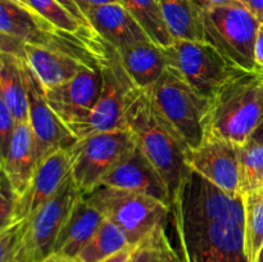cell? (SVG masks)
I'll return each mask as SVG.
<instances>
[{
	"mask_svg": "<svg viewBox=\"0 0 263 262\" xmlns=\"http://www.w3.org/2000/svg\"><path fill=\"white\" fill-rule=\"evenodd\" d=\"M64 33L66 31L55 28L35 10L0 0V35L8 36L22 45H55Z\"/></svg>",
	"mask_w": 263,
	"mask_h": 262,
	"instance_id": "obj_17",
	"label": "cell"
},
{
	"mask_svg": "<svg viewBox=\"0 0 263 262\" xmlns=\"http://www.w3.org/2000/svg\"><path fill=\"white\" fill-rule=\"evenodd\" d=\"M170 215L182 262H248L241 194H229L192 170L171 195Z\"/></svg>",
	"mask_w": 263,
	"mask_h": 262,
	"instance_id": "obj_1",
	"label": "cell"
},
{
	"mask_svg": "<svg viewBox=\"0 0 263 262\" xmlns=\"http://www.w3.org/2000/svg\"><path fill=\"white\" fill-rule=\"evenodd\" d=\"M102 84L98 59L97 63L85 67L73 79L55 87L45 89L49 105L74 136L97 104Z\"/></svg>",
	"mask_w": 263,
	"mask_h": 262,
	"instance_id": "obj_12",
	"label": "cell"
},
{
	"mask_svg": "<svg viewBox=\"0 0 263 262\" xmlns=\"http://www.w3.org/2000/svg\"><path fill=\"white\" fill-rule=\"evenodd\" d=\"M256 262H263V244H262V248H261V251H259Z\"/></svg>",
	"mask_w": 263,
	"mask_h": 262,
	"instance_id": "obj_42",
	"label": "cell"
},
{
	"mask_svg": "<svg viewBox=\"0 0 263 262\" xmlns=\"http://www.w3.org/2000/svg\"><path fill=\"white\" fill-rule=\"evenodd\" d=\"M84 198L116 223L134 246L149 238L159 226L166 225L170 216V205L130 190L100 185Z\"/></svg>",
	"mask_w": 263,
	"mask_h": 262,
	"instance_id": "obj_5",
	"label": "cell"
},
{
	"mask_svg": "<svg viewBox=\"0 0 263 262\" xmlns=\"http://www.w3.org/2000/svg\"><path fill=\"white\" fill-rule=\"evenodd\" d=\"M198 4L204 41L243 71H256L254 46L262 23L241 4L212 5L207 0Z\"/></svg>",
	"mask_w": 263,
	"mask_h": 262,
	"instance_id": "obj_4",
	"label": "cell"
},
{
	"mask_svg": "<svg viewBox=\"0 0 263 262\" xmlns=\"http://www.w3.org/2000/svg\"><path fill=\"white\" fill-rule=\"evenodd\" d=\"M15 125H17V121L12 110L5 104L4 100L0 99V154H2V158L9 148Z\"/></svg>",
	"mask_w": 263,
	"mask_h": 262,
	"instance_id": "obj_30",
	"label": "cell"
},
{
	"mask_svg": "<svg viewBox=\"0 0 263 262\" xmlns=\"http://www.w3.org/2000/svg\"><path fill=\"white\" fill-rule=\"evenodd\" d=\"M81 197L69 175L50 200L22 221V236L14 262H43L54 254L59 233Z\"/></svg>",
	"mask_w": 263,
	"mask_h": 262,
	"instance_id": "obj_8",
	"label": "cell"
},
{
	"mask_svg": "<svg viewBox=\"0 0 263 262\" xmlns=\"http://www.w3.org/2000/svg\"><path fill=\"white\" fill-rule=\"evenodd\" d=\"M136 145L127 128L92 133L79 139L69 149L71 176L82 195L102 185L112 167Z\"/></svg>",
	"mask_w": 263,
	"mask_h": 262,
	"instance_id": "obj_9",
	"label": "cell"
},
{
	"mask_svg": "<svg viewBox=\"0 0 263 262\" xmlns=\"http://www.w3.org/2000/svg\"><path fill=\"white\" fill-rule=\"evenodd\" d=\"M249 143H256V144H262L263 145V120L262 122L259 123L258 127L256 128V131L253 133V135L249 139Z\"/></svg>",
	"mask_w": 263,
	"mask_h": 262,
	"instance_id": "obj_37",
	"label": "cell"
},
{
	"mask_svg": "<svg viewBox=\"0 0 263 262\" xmlns=\"http://www.w3.org/2000/svg\"><path fill=\"white\" fill-rule=\"evenodd\" d=\"M254 59H256L257 68L263 66V25H261L258 33H257L256 46H254Z\"/></svg>",
	"mask_w": 263,
	"mask_h": 262,
	"instance_id": "obj_35",
	"label": "cell"
},
{
	"mask_svg": "<svg viewBox=\"0 0 263 262\" xmlns=\"http://www.w3.org/2000/svg\"><path fill=\"white\" fill-rule=\"evenodd\" d=\"M0 94L15 121L28 122L27 87L20 57L8 53L0 55Z\"/></svg>",
	"mask_w": 263,
	"mask_h": 262,
	"instance_id": "obj_21",
	"label": "cell"
},
{
	"mask_svg": "<svg viewBox=\"0 0 263 262\" xmlns=\"http://www.w3.org/2000/svg\"><path fill=\"white\" fill-rule=\"evenodd\" d=\"M69 262H79V261H77V259H74V261H69Z\"/></svg>",
	"mask_w": 263,
	"mask_h": 262,
	"instance_id": "obj_43",
	"label": "cell"
},
{
	"mask_svg": "<svg viewBox=\"0 0 263 262\" xmlns=\"http://www.w3.org/2000/svg\"><path fill=\"white\" fill-rule=\"evenodd\" d=\"M116 2H120V0H76L77 5L81 8L84 14L86 13V10L89 9L90 7H95V5L108 4V3H116Z\"/></svg>",
	"mask_w": 263,
	"mask_h": 262,
	"instance_id": "obj_36",
	"label": "cell"
},
{
	"mask_svg": "<svg viewBox=\"0 0 263 262\" xmlns=\"http://www.w3.org/2000/svg\"><path fill=\"white\" fill-rule=\"evenodd\" d=\"M263 25V0H239Z\"/></svg>",
	"mask_w": 263,
	"mask_h": 262,
	"instance_id": "obj_32",
	"label": "cell"
},
{
	"mask_svg": "<svg viewBox=\"0 0 263 262\" xmlns=\"http://www.w3.org/2000/svg\"><path fill=\"white\" fill-rule=\"evenodd\" d=\"M128 246L131 244L126 234L116 223L104 218L76 259L79 262H100Z\"/></svg>",
	"mask_w": 263,
	"mask_h": 262,
	"instance_id": "obj_24",
	"label": "cell"
},
{
	"mask_svg": "<svg viewBox=\"0 0 263 262\" xmlns=\"http://www.w3.org/2000/svg\"><path fill=\"white\" fill-rule=\"evenodd\" d=\"M240 194L246 195L263 189V145L247 143L240 148Z\"/></svg>",
	"mask_w": 263,
	"mask_h": 262,
	"instance_id": "obj_26",
	"label": "cell"
},
{
	"mask_svg": "<svg viewBox=\"0 0 263 262\" xmlns=\"http://www.w3.org/2000/svg\"><path fill=\"white\" fill-rule=\"evenodd\" d=\"M71 175L69 149H61L39 163L32 181L18 197L10 225L26 220L57 194Z\"/></svg>",
	"mask_w": 263,
	"mask_h": 262,
	"instance_id": "obj_15",
	"label": "cell"
},
{
	"mask_svg": "<svg viewBox=\"0 0 263 262\" xmlns=\"http://www.w3.org/2000/svg\"><path fill=\"white\" fill-rule=\"evenodd\" d=\"M102 185L151 195L171 207L168 186L138 145L112 167L102 180Z\"/></svg>",
	"mask_w": 263,
	"mask_h": 262,
	"instance_id": "obj_14",
	"label": "cell"
},
{
	"mask_svg": "<svg viewBox=\"0 0 263 262\" xmlns=\"http://www.w3.org/2000/svg\"><path fill=\"white\" fill-rule=\"evenodd\" d=\"M240 148L222 139L204 138L199 146L187 149V166L229 194H240Z\"/></svg>",
	"mask_w": 263,
	"mask_h": 262,
	"instance_id": "obj_13",
	"label": "cell"
},
{
	"mask_svg": "<svg viewBox=\"0 0 263 262\" xmlns=\"http://www.w3.org/2000/svg\"><path fill=\"white\" fill-rule=\"evenodd\" d=\"M263 120V81L256 72H241L210 99L204 120L205 138L238 145L248 143Z\"/></svg>",
	"mask_w": 263,
	"mask_h": 262,
	"instance_id": "obj_3",
	"label": "cell"
},
{
	"mask_svg": "<svg viewBox=\"0 0 263 262\" xmlns=\"http://www.w3.org/2000/svg\"><path fill=\"white\" fill-rule=\"evenodd\" d=\"M37 166L32 128L28 122H17L9 148L2 158V172L18 195L26 192Z\"/></svg>",
	"mask_w": 263,
	"mask_h": 262,
	"instance_id": "obj_18",
	"label": "cell"
},
{
	"mask_svg": "<svg viewBox=\"0 0 263 262\" xmlns=\"http://www.w3.org/2000/svg\"><path fill=\"white\" fill-rule=\"evenodd\" d=\"M163 53L167 69L207 99H212L223 85L244 72L207 41L175 40Z\"/></svg>",
	"mask_w": 263,
	"mask_h": 262,
	"instance_id": "obj_7",
	"label": "cell"
},
{
	"mask_svg": "<svg viewBox=\"0 0 263 262\" xmlns=\"http://www.w3.org/2000/svg\"><path fill=\"white\" fill-rule=\"evenodd\" d=\"M164 226V225H162ZM161 228V226H159ZM159 228L152 234L149 238H146L145 240H143L141 243H139L136 246L135 251H134L133 256L128 258L127 262H145L148 259V257L151 256L152 251H153V247L156 244V239H157V233H158Z\"/></svg>",
	"mask_w": 263,
	"mask_h": 262,
	"instance_id": "obj_31",
	"label": "cell"
},
{
	"mask_svg": "<svg viewBox=\"0 0 263 262\" xmlns=\"http://www.w3.org/2000/svg\"><path fill=\"white\" fill-rule=\"evenodd\" d=\"M254 72H256V73L258 74L259 79H261L262 81H263V66H262V67H258V68H257Z\"/></svg>",
	"mask_w": 263,
	"mask_h": 262,
	"instance_id": "obj_41",
	"label": "cell"
},
{
	"mask_svg": "<svg viewBox=\"0 0 263 262\" xmlns=\"http://www.w3.org/2000/svg\"><path fill=\"white\" fill-rule=\"evenodd\" d=\"M28 3L37 14H40L44 20L50 22L58 30L73 35H86L94 31L91 27L77 20L58 0H28Z\"/></svg>",
	"mask_w": 263,
	"mask_h": 262,
	"instance_id": "obj_27",
	"label": "cell"
},
{
	"mask_svg": "<svg viewBox=\"0 0 263 262\" xmlns=\"http://www.w3.org/2000/svg\"><path fill=\"white\" fill-rule=\"evenodd\" d=\"M43 262H69V259H64V258H62V257L57 256V254H51L49 258H46L45 261H43Z\"/></svg>",
	"mask_w": 263,
	"mask_h": 262,
	"instance_id": "obj_40",
	"label": "cell"
},
{
	"mask_svg": "<svg viewBox=\"0 0 263 262\" xmlns=\"http://www.w3.org/2000/svg\"><path fill=\"white\" fill-rule=\"evenodd\" d=\"M8 2L14 3V4L20 5V7L26 8V9H31V10H33L32 8H31V5H30V3H28V0H8Z\"/></svg>",
	"mask_w": 263,
	"mask_h": 262,
	"instance_id": "obj_39",
	"label": "cell"
},
{
	"mask_svg": "<svg viewBox=\"0 0 263 262\" xmlns=\"http://www.w3.org/2000/svg\"><path fill=\"white\" fill-rule=\"evenodd\" d=\"M118 53L128 77L140 90L151 89L167 71L163 48L151 40L131 45Z\"/></svg>",
	"mask_w": 263,
	"mask_h": 262,
	"instance_id": "obj_20",
	"label": "cell"
},
{
	"mask_svg": "<svg viewBox=\"0 0 263 262\" xmlns=\"http://www.w3.org/2000/svg\"><path fill=\"white\" fill-rule=\"evenodd\" d=\"M22 236V221L0 230V262H14Z\"/></svg>",
	"mask_w": 263,
	"mask_h": 262,
	"instance_id": "obj_28",
	"label": "cell"
},
{
	"mask_svg": "<svg viewBox=\"0 0 263 262\" xmlns=\"http://www.w3.org/2000/svg\"><path fill=\"white\" fill-rule=\"evenodd\" d=\"M136 246H138V244H136ZM136 246L131 244V246H128V247H126V248L121 249L120 252L112 254V256H109L108 258L103 259V261H100V262H127L128 258L133 256V253H134V251H135Z\"/></svg>",
	"mask_w": 263,
	"mask_h": 262,
	"instance_id": "obj_34",
	"label": "cell"
},
{
	"mask_svg": "<svg viewBox=\"0 0 263 262\" xmlns=\"http://www.w3.org/2000/svg\"><path fill=\"white\" fill-rule=\"evenodd\" d=\"M146 91L162 120L177 134L187 149L197 148L203 143L210 99L198 94L170 69Z\"/></svg>",
	"mask_w": 263,
	"mask_h": 262,
	"instance_id": "obj_6",
	"label": "cell"
},
{
	"mask_svg": "<svg viewBox=\"0 0 263 262\" xmlns=\"http://www.w3.org/2000/svg\"><path fill=\"white\" fill-rule=\"evenodd\" d=\"M120 3L140 23L154 44L163 49L174 44L175 39L157 0H120Z\"/></svg>",
	"mask_w": 263,
	"mask_h": 262,
	"instance_id": "obj_23",
	"label": "cell"
},
{
	"mask_svg": "<svg viewBox=\"0 0 263 262\" xmlns=\"http://www.w3.org/2000/svg\"><path fill=\"white\" fill-rule=\"evenodd\" d=\"M244 198V241L248 262H256L263 244V189Z\"/></svg>",
	"mask_w": 263,
	"mask_h": 262,
	"instance_id": "obj_25",
	"label": "cell"
},
{
	"mask_svg": "<svg viewBox=\"0 0 263 262\" xmlns=\"http://www.w3.org/2000/svg\"><path fill=\"white\" fill-rule=\"evenodd\" d=\"M28 102V123L35 138V151L37 163L61 149H71L79 139L69 131L51 109L45 97V87L37 79L35 72L21 58Z\"/></svg>",
	"mask_w": 263,
	"mask_h": 262,
	"instance_id": "obj_11",
	"label": "cell"
},
{
	"mask_svg": "<svg viewBox=\"0 0 263 262\" xmlns=\"http://www.w3.org/2000/svg\"><path fill=\"white\" fill-rule=\"evenodd\" d=\"M104 218L100 211L87 202L82 195L73 205L59 233L54 254L64 259L74 261L98 228L102 225Z\"/></svg>",
	"mask_w": 263,
	"mask_h": 262,
	"instance_id": "obj_19",
	"label": "cell"
},
{
	"mask_svg": "<svg viewBox=\"0 0 263 262\" xmlns=\"http://www.w3.org/2000/svg\"><path fill=\"white\" fill-rule=\"evenodd\" d=\"M18 197L20 195L12 186L8 177L2 172V181H0V226L2 229L10 225Z\"/></svg>",
	"mask_w": 263,
	"mask_h": 262,
	"instance_id": "obj_29",
	"label": "cell"
},
{
	"mask_svg": "<svg viewBox=\"0 0 263 262\" xmlns=\"http://www.w3.org/2000/svg\"><path fill=\"white\" fill-rule=\"evenodd\" d=\"M123 126L130 130L136 145L163 177L170 194H174L192 171L186 161L187 148L162 120L146 90L135 87L130 92L123 115Z\"/></svg>",
	"mask_w": 263,
	"mask_h": 262,
	"instance_id": "obj_2",
	"label": "cell"
},
{
	"mask_svg": "<svg viewBox=\"0 0 263 262\" xmlns=\"http://www.w3.org/2000/svg\"><path fill=\"white\" fill-rule=\"evenodd\" d=\"M58 2L61 3V4L63 5V7L66 8V9H68L69 12H71L72 14H73L74 17L77 18V20H80L82 23H85V25L89 26V27H90V25H89V22H87L86 17H85L84 12H82L81 8H80L79 5H77L76 0H58Z\"/></svg>",
	"mask_w": 263,
	"mask_h": 262,
	"instance_id": "obj_33",
	"label": "cell"
},
{
	"mask_svg": "<svg viewBox=\"0 0 263 262\" xmlns=\"http://www.w3.org/2000/svg\"><path fill=\"white\" fill-rule=\"evenodd\" d=\"M175 40L204 41L198 0H157Z\"/></svg>",
	"mask_w": 263,
	"mask_h": 262,
	"instance_id": "obj_22",
	"label": "cell"
},
{
	"mask_svg": "<svg viewBox=\"0 0 263 262\" xmlns=\"http://www.w3.org/2000/svg\"><path fill=\"white\" fill-rule=\"evenodd\" d=\"M98 59L103 80L102 91L90 116L76 134L77 139L99 131L125 128L123 115L126 103L130 92L135 89L123 67L120 53L100 36Z\"/></svg>",
	"mask_w": 263,
	"mask_h": 262,
	"instance_id": "obj_10",
	"label": "cell"
},
{
	"mask_svg": "<svg viewBox=\"0 0 263 262\" xmlns=\"http://www.w3.org/2000/svg\"><path fill=\"white\" fill-rule=\"evenodd\" d=\"M85 17L90 27L118 51L151 40L140 23L120 2L90 7Z\"/></svg>",
	"mask_w": 263,
	"mask_h": 262,
	"instance_id": "obj_16",
	"label": "cell"
},
{
	"mask_svg": "<svg viewBox=\"0 0 263 262\" xmlns=\"http://www.w3.org/2000/svg\"><path fill=\"white\" fill-rule=\"evenodd\" d=\"M210 4L212 5H234V4H241L239 0H207Z\"/></svg>",
	"mask_w": 263,
	"mask_h": 262,
	"instance_id": "obj_38",
	"label": "cell"
}]
</instances>
